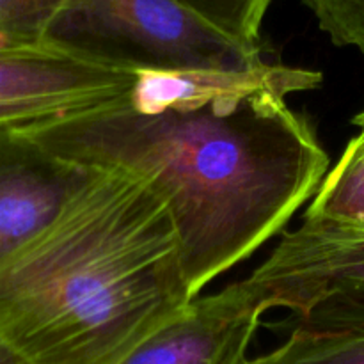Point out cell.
<instances>
[{"mask_svg":"<svg viewBox=\"0 0 364 364\" xmlns=\"http://www.w3.org/2000/svg\"><path fill=\"white\" fill-rule=\"evenodd\" d=\"M192 11L226 34L259 45V31L274 0H183Z\"/></svg>","mask_w":364,"mask_h":364,"instance_id":"obj_11","label":"cell"},{"mask_svg":"<svg viewBox=\"0 0 364 364\" xmlns=\"http://www.w3.org/2000/svg\"><path fill=\"white\" fill-rule=\"evenodd\" d=\"M249 281L288 334L364 331V230L304 215Z\"/></svg>","mask_w":364,"mask_h":364,"instance_id":"obj_4","label":"cell"},{"mask_svg":"<svg viewBox=\"0 0 364 364\" xmlns=\"http://www.w3.org/2000/svg\"><path fill=\"white\" fill-rule=\"evenodd\" d=\"M288 96L269 87L159 110L127 102L21 135L77 166L144 178L173 215L198 299L283 233L329 173L315 128Z\"/></svg>","mask_w":364,"mask_h":364,"instance_id":"obj_1","label":"cell"},{"mask_svg":"<svg viewBox=\"0 0 364 364\" xmlns=\"http://www.w3.org/2000/svg\"><path fill=\"white\" fill-rule=\"evenodd\" d=\"M45 43L137 73L245 70L262 45L240 41L183 0H63Z\"/></svg>","mask_w":364,"mask_h":364,"instance_id":"obj_3","label":"cell"},{"mask_svg":"<svg viewBox=\"0 0 364 364\" xmlns=\"http://www.w3.org/2000/svg\"><path fill=\"white\" fill-rule=\"evenodd\" d=\"M318 27L336 46H350L364 55V0H302Z\"/></svg>","mask_w":364,"mask_h":364,"instance_id":"obj_13","label":"cell"},{"mask_svg":"<svg viewBox=\"0 0 364 364\" xmlns=\"http://www.w3.org/2000/svg\"><path fill=\"white\" fill-rule=\"evenodd\" d=\"M352 123L358 134L323 178L304 215L364 230V110Z\"/></svg>","mask_w":364,"mask_h":364,"instance_id":"obj_9","label":"cell"},{"mask_svg":"<svg viewBox=\"0 0 364 364\" xmlns=\"http://www.w3.org/2000/svg\"><path fill=\"white\" fill-rule=\"evenodd\" d=\"M91 174L25 135H0V265L45 233Z\"/></svg>","mask_w":364,"mask_h":364,"instance_id":"obj_7","label":"cell"},{"mask_svg":"<svg viewBox=\"0 0 364 364\" xmlns=\"http://www.w3.org/2000/svg\"><path fill=\"white\" fill-rule=\"evenodd\" d=\"M137 71L50 43L0 46V135L25 134L128 102Z\"/></svg>","mask_w":364,"mask_h":364,"instance_id":"obj_5","label":"cell"},{"mask_svg":"<svg viewBox=\"0 0 364 364\" xmlns=\"http://www.w3.org/2000/svg\"><path fill=\"white\" fill-rule=\"evenodd\" d=\"M320 71L281 63L262 64L245 70L180 71V73H139L128 103L139 110L198 105L220 96L240 95L256 89H283L288 95L320 87Z\"/></svg>","mask_w":364,"mask_h":364,"instance_id":"obj_8","label":"cell"},{"mask_svg":"<svg viewBox=\"0 0 364 364\" xmlns=\"http://www.w3.org/2000/svg\"><path fill=\"white\" fill-rule=\"evenodd\" d=\"M192 301L159 192L92 169L63 215L0 265V338L28 364H114Z\"/></svg>","mask_w":364,"mask_h":364,"instance_id":"obj_2","label":"cell"},{"mask_svg":"<svg viewBox=\"0 0 364 364\" xmlns=\"http://www.w3.org/2000/svg\"><path fill=\"white\" fill-rule=\"evenodd\" d=\"M265 313L258 290L245 277L199 295L114 364H240Z\"/></svg>","mask_w":364,"mask_h":364,"instance_id":"obj_6","label":"cell"},{"mask_svg":"<svg viewBox=\"0 0 364 364\" xmlns=\"http://www.w3.org/2000/svg\"><path fill=\"white\" fill-rule=\"evenodd\" d=\"M0 364H28V363L25 361V359L21 358V355L18 354V352L14 350L6 340L0 338Z\"/></svg>","mask_w":364,"mask_h":364,"instance_id":"obj_14","label":"cell"},{"mask_svg":"<svg viewBox=\"0 0 364 364\" xmlns=\"http://www.w3.org/2000/svg\"><path fill=\"white\" fill-rule=\"evenodd\" d=\"M240 364H364V331L290 333L272 352Z\"/></svg>","mask_w":364,"mask_h":364,"instance_id":"obj_10","label":"cell"},{"mask_svg":"<svg viewBox=\"0 0 364 364\" xmlns=\"http://www.w3.org/2000/svg\"><path fill=\"white\" fill-rule=\"evenodd\" d=\"M63 0H0V46L45 41V32Z\"/></svg>","mask_w":364,"mask_h":364,"instance_id":"obj_12","label":"cell"}]
</instances>
